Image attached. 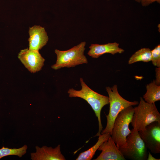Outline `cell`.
Listing matches in <instances>:
<instances>
[{
	"instance_id": "cell-1",
	"label": "cell",
	"mask_w": 160,
	"mask_h": 160,
	"mask_svg": "<svg viewBox=\"0 0 160 160\" xmlns=\"http://www.w3.org/2000/svg\"><path fill=\"white\" fill-rule=\"evenodd\" d=\"M81 88L76 90L73 88L70 89L68 91L69 97H78L85 100L90 105L93 110L98 122L99 129L95 136L100 135L103 130V126L101 119V112L103 108L109 104V98L96 92L90 88L84 82L82 78L80 79Z\"/></svg>"
},
{
	"instance_id": "cell-2",
	"label": "cell",
	"mask_w": 160,
	"mask_h": 160,
	"mask_svg": "<svg viewBox=\"0 0 160 160\" xmlns=\"http://www.w3.org/2000/svg\"><path fill=\"white\" fill-rule=\"evenodd\" d=\"M106 89L108 95L109 110L108 114L106 115V126L101 132V134L110 133L111 135L113 124L118 114L129 106L138 105L139 102L136 101H129L123 98L119 93L116 85L111 87H107Z\"/></svg>"
},
{
	"instance_id": "cell-3",
	"label": "cell",
	"mask_w": 160,
	"mask_h": 160,
	"mask_svg": "<svg viewBox=\"0 0 160 160\" xmlns=\"http://www.w3.org/2000/svg\"><path fill=\"white\" fill-rule=\"evenodd\" d=\"M140 100L137 106L134 108L131 122L133 129L138 131L144 130L147 126L153 122L160 123V114L155 103H148L142 97Z\"/></svg>"
},
{
	"instance_id": "cell-4",
	"label": "cell",
	"mask_w": 160,
	"mask_h": 160,
	"mask_svg": "<svg viewBox=\"0 0 160 160\" xmlns=\"http://www.w3.org/2000/svg\"><path fill=\"white\" fill-rule=\"evenodd\" d=\"M86 43L81 42L77 45L65 51L55 49L57 55L56 63L52 68L57 70L64 67L70 68L84 64H87L88 60L84 55Z\"/></svg>"
},
{
	"instance_id": "cell-5",
	"label": "cell",
	"mask_w": 160,
	"mask_h": 160,
	"mask_svg": "<svg viewBox=\"0 0 160 160\" xmlns=\"http://www.w3.org/2000/svg\"><path fill=\"white\" fill-rule=\"evenodd\" d=\"M134 112L132 106H129L121 111L115 120L111 136L118 148L125 144L127 137L131 133L129 125Z\"/></svg>"
},
{
	"instance_id": "cell-6",
	"label": "cell",
	"mask_w": 160,
	"mask_h": 160,
	"mask_svg": "<svg viewBox=\"0 0 160 160\" xmlns=\"http://www.w3.org/2000/svg\"><path fill=\"white\" fill-rule=\"evenodd\" d=\"M126 138L125 144L119 148L126 159L133 160H146L147 148L138 131L133 129Z\"/></svg>"
},
{
	"instance_id": "cell-7",
	"label": "cell",
	"mask_w": 160,
	"mask_h": 160,
	"mask_svg": "<svg viewBox=\"0 0 160 160\" xmlns=\"http://www.w3.org/2000/svg\"><path fill=\"white\" fill-rule=\"evenodd\" d=\"M138 132L147 148L153 153L160 152V123L153 122Z\"/></svg>"
},
{
	"instance_id": "cell-8",
	"label": "cell",
	"mask_w": 160,
	"mask_h": 160,
	"mask_svg": "<svg viewBox=\"0 0 160 160\" xmlns=\"http://www.w3.org/2000/svg\"><path fill=\"white\" fill-rule=\"evenodd\" d=\"M18 57L25 67L33 73L41 70L45 60L39 51L28 48L21 50Z\"/></svg>"
},
{
	"instance_id": "cell-9",
	"label": "cell",
	"mask_w": 160,
	"mask_h": 160,
	"mask_svg": "<svg viewBox=\"0 0 160 160\" xmlns=\"http://www.w3.org/2000/svg\"><path fill=\"white\" fill-rule=\"evenodd\" d=\"M98 150L102 152L95 160H125L111 135L100 146Z\"/></svg>"
},
{
	"instance_id": "cell-10",
	"label": "cell",
	"mask_w": 160,
	"mask_h": 160,
	"mask_svg": "<svg viewBox=\"0 0 160 160\" xmlns=\"http://www.w3.org/2000/svg\"><path fill=\"white\" fill-rule=\"evenodd\" d=\"M29 49L39 51L47 44L49 38L44 28L34 25L29 28Z\"/></svg>"
},
{
	"instance_id": "cell-11",
	"label": "cell",
	"mask_w": 160,
	"mask_h": 160,
	"mask_svg": "<svg viewBox=\"0 0 160 160\" xmlns=\"http://www.w3.org/2000/svg\"><path fill=\"white\" fill-rule=\"evenodd\" d=\"M36 151L31 153L32 160H65V159L62 153L60 145H58L53 148L44 146L41 147H35Z\"/></svg>"
},
{
	"instance_id": "cell-12",
	"label": "cell",
	"mask_w": 160,
	"mask_h": 160,
	"mask_svg": "<svg viewBox=\"0 0 160 160\" xmlns=\"http://www.w3.org/2000/svg\"><path fill=\"white\" fill-rule=\"evenodd\" d=\"M119 43L114 42L99 44H92L89 47L87 54L93 58H98L105 53L114 55L117 53L121 54L124 52V49L119 47Z\"/></svg>"
},
{
	"instance_id": "cell-13",
	"label": "cell",
	"mask_w": 160,
	"mask_h": 160,
	"mask_svg": "<svg viewBox=\"0 0 160 160\" xmlns=\"http://www.w3.org/2000/svg\"><path fill=\"white\" fill-rule=\"evenodd\" d=\"M111 135V134L110 133H107L101 134L98 136V140L96 144L88 150L81 153L76 160H91L100 146L104 141L107 140Z\"/></svg>"
},
{
	"instance_id": "cell-14",
	"label": "cell",
	"mask_w": 160,
	"mask_h": 160,
	"mask_svg": "<svg viewBox=\"0 0 160 160\" xmlns=\"http://www.w3.org/2000/svg\"><path fill=\"white\" fill-rule=\"evenodd\" d=\"M146 92L143 95L146 102L153 103L160 100V85H156L153 80L146 86Z\"/></svg>"
},
{
	"instance_id": "cell-15",
	"label": "cell",
	"mask_w": 160,
	"mask_h": 160,
	"mask_svg": "<svg viewBox=\"0 0 160 160\" xmlns=\"http://www.w3.org/2000/svg\"><path fill=\"white\" fill-rule=\"evenodd\" d=\"M151 50L148 48H143L136 52L129 58L128 63L131 64L142 61L148 62L151 60Z\"/></svg>"
},
{
	"instance_id": "cell-16",
	"label": "cell",
	"mask_w": 160,
	"mask_h": 160,
	"mask_svg": "<svg viewBox=\"0 0 160 160\" xmlns=\"http://www.w3.org/2000/svg\"><path fill=\"white\" fill-rule=\"evenodd\" d=\"M27 148L28 146L26 145L18 148H10L3 146L0 149V159L9 155L17 156L20 158L26 153Z\"/></svg>"
},
{
	"instance_id": "cell-17",
	"label": "cell",
	"mask_w": 160,
	"mask_h": 160,
	"mask_svg": "<svg viewBox=\"0 0 160 160\" xmlns=\"http://www.w3.org/2000/svg\"><path fill=\"white\" fill-rule=\"evenodd\" d=\"M151 60L152 64L157 67H160V45L158 44L151 51Z\"/></svg>"
},
{
	"instance_id": "cell-18",
	"label": "cell",
	"mask_w": 160,
	"mask_h": 160,
	"mask_svg": "<svg viewBox=\"0 0 160 160\" xmlns=\"http://www.w3.org/2000/svg\"><path fill=\"white\" fill-rule=\"evenodd\" d=\"M156 79L154 80L155 83L157 85H160V67L156 69Z\"/></svg>"
},
{
	"instance_id": "cell-19",
	"label": "cell",
	"mask_w": 160,
	"mask_h": 160,
	"mask_svg": "<svg viewBox=\"0 0 160 160\" xmlns=\"http://www.w3.org/2000/svg\"><path fill=\"white\" fill-rule=\"evenodd\" d=\"M140 2L142 6L145 7L155 2L160 4V0H141Z\"/></svg>"
},
{
	"instance_id": "cell-20",
	"label": "cell",
	"mask_w": 160,
	"mask_h": 160,
	"mask_svg": "<svg viewBox=\"0 0 160 160\" xmlns=\"http://www.w3.org/2000/svg\"><path fill=\"white\" fill-rule=\"evenodd\" d=\"M148 160H159L160 159H157L153 157L151 153L149 152H148V157L147 159Z\"/></svg>"
},
{
	"instance_id": "cell-21",
	"label": "cell",
	"mask_w": 160,
	"mask_h": 160,
	"mask_svg": "<svg viewBox=\"0 0 160 160\" xmlns=\"http://www.w3.org/2000/svg\"><path fill=\"white\" fill-rule=\"evenodd\" d=\"M136 1H138V2H140L141 0H135Z\"/></svg>"
}]
</instances>
